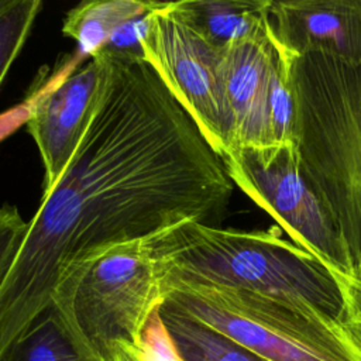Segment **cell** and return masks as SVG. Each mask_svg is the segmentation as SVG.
Segmentation results:
<instances>
[{"mask_svg": "<svg viewBox=\"0 0 361 361\" xmlns=\"http://www.w3.org/2000/svg\"><path fill=\"white\" fill-rule=\"evenodd\" d=\"M103 55L89 126L42 193L0 286V360L52 307L63 275L180 221L210 224L230 200L234 183L221 157L140 49L106 47Z\"/></svg>", "mask_w": 361, "mask_h": 361, "instance_id": "obj_1", "label": "cell"}, {"mask_svg": "<svg viewBox=\"0 0 361 361\" xmlns=\"http://www.w3.org/2000/svg\"><path fill=\"white\" fill-rule=\"evenodd\" d=\"M162 289L200 283L248 290L289 302L343 324V296L316 255L279 235L180 221L154 234Z\"/></svg>", "mask_w": 361, "mask_h": 361, "instance_id": "obj_2", "label": "cell"}, {"mask_svg": "<svg viewBox=\"0 0 361 361\" xmlns=\"http://www.w3.org/2000/svg\"><path fill=\"white\" fill-rule=\"evenodd\" d=\"M290 75L293 142L354 265L361 259V62L309 54L292 61Z\"/></svg>", "mask_w": 361, "mask_h": 361, "instance_id": "obj_3", "label": "cell"}, {"mask_svg": "<svg viewBox=\"0 0 361 361\" xmlns=\"http://www.w3.org/2000/svg\"><path fill=\"white\" fill-rule=\"evenodd\" d=\"M162 302L152 234L113 245L63 275L52 306L83 361H137Z\"/></svg>", "mask_w": 361, "mask_h": 361, "instance_id": "obj_4", "label": "cell"}, {"mask_svg": "<svg viewBox=\"0 0 361 361\" xmlns=\"http://www.w3.org/2000/svg\"><path fill=\"white\" fill-rule=\"evenodd\" d=\"M162 293L166 306L268 361H361L341 323L289 302L200 283H172Z\"/></svg>", "mask_w": 361, "mask_h": 361, "instance_id": "obj_5", "label": "cell"}, {"mask_svg": "<svg viewBox=\"0 0 361 361\" xmlns=\"http://www.w3.org/2000/svg\"><path fill=\"white\" fill-rule=\"evenodd\" d=\"M226 171L254 203L316 255L333 275L347 274L351 258L341 231L300 162L295 142L230 151Z\"/></svg>", "mask_w": 361, "mask_h": 361, "instance_id": "obj_6", "label": "cell"}, {"mask_svg": "<svg viewBox=\"0 0 361 361\" xmlns=\"http://www.w3.org/2000/svg\"><path fill=\"white\" fill-rule=\"evenodd\" d=\"M137 39L144 61L223 158L231 147L223 51L213 47L175 11L172 1H161L142 20Z\"/></svg>", "mask_w": 361, "mask_h": 361, "instance_id": "obj_7", "label": "cell"}, {"mask_svg": "<svg viewBox=\"0 0 361 361\" xmlns=\"http://www.w3.org/2000/svg\"><path fill=\"white\" fill-rule=\"evenodd\" d=\"M104 73L102 49L54 80L30 103L27 128L44 164V192L58 183L76 152L99 100Z\"/></svg>", "mask_w": 361, "mask_h": 361, "instance_id": "obj_8", "label": "cell"}, {"mask_svg": "<svg viewBox=\"0 0 361 361\" xmlns=\"http://www.w3.org/2000/svg\"><path fill=\"white\" fill-rule=\"evenodd\" d=\"M267 30L288 62L309 54L361 62V0H271Z\"/></svg>", "mask_w": 361, "mask_h": 361, "instance_id": "obj_9", "label": "cell"}, {"mask_svg": "<svg viewBox=\"0 0 361 361\" xmlns=\"http://www.w3.org/2000/svg\"><path fill=\"white\" fill-rule=\"evenodd\" d=\"M276 56L278 49L268 35L235 42L223 51L230 151L268 145L265 113Z\"/></svg>", "mask_w": 361, "mask_h": 361, "instance_id": "obj_10", "label": "cell"}, {"mask_svg": "<svg viewBox=\"0 0 361 361\" xmlns=\"http://www.w3.org/2000/svg\"><path fill=\"white\" fill-rule=\"evenodd\" d=\"M271 0H182L178 11L204 39L224 51L230 45L268 35Z\"/></svg>", "mask_w": 361, "mask_h": 361, "instance_id": "obj_11", "label": "cell"}, {"mask_svg": "<svg viewBox=\"0 0 361 361\" xmlns=\"http://www.w3.org/2000/svg\"><path fill=\"white\" fill-rule=\"evenodd\" d=\"M159 3L141 0L82 1L66 14L62 34L78 44L82 56H92L106 48L120 30L147 17Z\"/></svg>", "mask_w": 361, "mask_h": 361, "instance_id": "obj_12", "label": "cell"}, {"mask_svg": "<svg viewBox=\"0 0 361 361\" xmlns=\"http://www.w3.org/2000/svg\"><path fill=\"white\" fill-rule=\"evenodd\" d=\"M161 319L186 361H268L165 303Z\"/></svg>", "mask_w": 361, "mask_h": 361, "instance_id": "obj_13", "label": "cell"}, {"mask_svg": "<svg viewBox=\"0 0 361 361\" xmlns=\"http://www.w3.org/2000/svg\"><path fill=\"white\" fill-rule=\"evenodd\" d=\"M0 361H83L56 310H45Z\"/></svg>", "mask_w": 361, "mask_h": 361, "instance_id": "obj_14", "label": "cell"}, {"mask_svg": "<svg viewBox=\"0 0 361 361\" xmlns=\"http://www.w3.org/2000/svg\"><path fill=\"white\" fill-rule=\"evenodd\" d=\"M41 10V0H0V86L25 45Z\"/></svg>", "mask_w": 361, "mask_h": 361, "instance_id": "obj_15", "label": "cell"}, {"mask_svg": "<svg viewBox=\"0 0 361 361\" xmlns=\"http://www.w3.org/2000/svg\"><path fill=\"white\" fill-rule=\"evenodd\" d=\"M28 223L14 204L0 206V286L10 271L27 233Z\"/></svg>", "mask_w": 361, "mask_h": 361, "instance_id": "obj_16", "label": "cell"}, {"mask_svg": "<svg viewBox=\"0 0 361 361\" xmlns=\"http://www.w3.org/2000/svg\"><path fill=\"white\" fill-rule=\"evenodd\" d=\"M334 278L343 296V326L361 347V259Z\"/></svg>", "mask_w": 361, "mask_h": 361, "instance_id": "obj_17", "label": "cell"}, {"mask_svg": "<svg viewBox=\"0 0 361 361\" xmlns=\"http://www.w3.org/2000/svg\"><path fill=\"white\" fill-rule=\"evenodd\" d=\"M159 307L151 314L145 326L142 350L137 361H186L164 324Z\"/></svg>", "mask_w": 361, "mask_h": 361, "instance_id": "obj_18", "label": "cell"}]
</instances>
